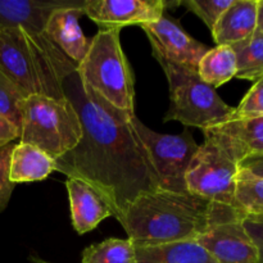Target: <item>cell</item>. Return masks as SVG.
Returning a JSON list of instances; mask_svg holds the SVG:
<instances>
[{
  "label": "cell",
  "instance_id": "13",
  "mask_svg": "<svg viewBox=\"0 0 263 263\" xmlns=\"http://www.w3.org/2000/svg\"><path fill=\"white\" fill-rule=\"evenodd\" d=\"M84 14V7H67L54 10L45 26L46 37L73 63L79 66L90 48V40L85 37L79 25Z\"/></svg>",
  "mask_w": 263,
  "mask_h": 263
},
{
  "label": "cell",
  "instance_id": "8",
  "mask_svg": "<svg viewBox=\"0 0 263 263\" xmlns=\"http://www.w3.org/2000/svg\"><path fill=\"white\" fill-rule=\"evenodd\" d=\"M134 130L145 146L153 168L158 176L159 189L172 193H187L186 172L198 145L189 131L180 135L158 134L133 117Z\"/></svg>",
  "mask_w": 263,
  "mask_h": 263
},
{
  "label": "cell",
  "instance_id": "14",
  "mask_svg": "<svg viewBox=\"0 0 263 263\" xmlns=\"http://www.w3.org/2000/svg\"><path fill=\"white\" fill-rule=\"evenodd\" d=\"M66 187L71 207L72 225L79 234L94 230L103 220L113 216L107 202L87 182L76 177H67Z\"/></svg>",
  "mask_w": 263,
  "mask_h": 263
},
{
  "label": "cell",
  "instance_id": "27",
  "mask_svg": "<svg viewBox=\"0 0 263 263\" xmlns=\"http://www.w3.org/2000/svg\"><path fill=\"white\" fill-rule=\"evenodd\" d=\"M241 223L256 246L258 263H263V216H246L241 220Z\"/></svg>",
  "mask_w": 263,
  "mask_h": 263
},
{
  "label": "cell",
  "instance_id": "21",
  "mask_svg": "<svg viewBox=\"0 0 263 263\" xmlns=\"http://www.w3.org/2000/svg\"><path fill=\"white\" fill-rule=\"evenodd\" d=\"M236 57L238 79L257 81L263 76V33L258 30L247 40L231 45Z\"/></svg>",
  "mask_w": 263,
  "mask_h": 263
},
{
  "label": "cell",
  "instance_id": "7",
  "mask_svg": "<svg viewBox=\"0 0 263 263\" xmlns=\"http://www.w3.org/2000/svg\"><path fill=\"white\" fill-rule=\"evenodd\" d=\"M203 134L204 143L193 157L185 177L187 192L216 204L235 208V180L240 163L212 133L203 130Z\"/></svg>",
  "mask_w": 263,
  "mask_h": 263
},
{
  "label": "cell",
  "instance_id": "1",
  "mask_svg": "<svg viewBox=\"0 0 263 263\" xmlns=\"http://www.w3.org/2000/svg\"><path fill=\"white\" fill-rule=\"evenodd\" d=\"M82 125L76 146L55 159L57 171L94 187L118 221L143 193L159 189L145 146L134 130L135 116L116 109L85 86L77 69L63 82Z\"/></svg>",
  "mask_w": 263,
  "mask_h": 263
},
{
  "label": "cell",
  "instance_id": "31",
  "mask_svg": "<svg viewBox=\"0 0 263 263\" xmlns=\"http://www.w3.org/2000/svg\"><path fill=\"white\" fill-rule=\"evenodd\" d=\"M30 262L31 263H50L48 261H44V259L39 258V257H30Z\"/></svg>",
  "mask_w": 263,
  "mask_h": 263
},
{
  "label": "cell",
  "instance_id": "25",
  "mask_svg": "<svg viewBox=\"0 0 263 263\" xmlns=\"http://www.w3.org/2000/svg\"><path fill=\"white\" fill-rule=\"evenodd\" d=\"M263 116V76L254 81L240 104L235 108V115L233 120L240 118H253Z\"/></svg>",
  "mask_w": 263,
  "mask_h": 263
},
{
  "label": "cell",
  "instance_id": "17",
  "mask_svg": "<svg viewBox=\"0 0 263 263\" xmlns=\"http://www.w3.org/2000/svg\"><path fill=\"white\" fill-rule=\"evenodd\" d=\"M57 171L55 159L27 143H18L10 154L9 179L13 184L41 181Z\"/></svg>",
  "mask_w": 263,
  "mask_h": 263
},
{
  "label": "cell",
  "instance_id": "20",
  "mask_svg": "<svg viewBox=\"0 0 263 263\" xmlns=\"http://www.w3.org/2000/svg\"><path fill=\"white\" fill-rule=\"evenodd\" d=\"M234 207L244 217L263 216V177L239 166L235 180Z\"/></svg>",
  "mask_w": 263,
  "mask_h": 263
},
{
  "label": "cell",
  "instance_id": "10",
  "mask_svg": "<svg viewBox=\"0 0 263 263\" xmlns=\"http://www.w3.org/2000/svg\"><path fill=\"white\" fill-rule=\"evenodd\" d=\"M167 5L164 0H86L84 14L100 28H122L159 20Z\"/></svg>",
  "mask_w": 263,
  "mask_h": 263
},
{
  "label": "cell",
  "instance_id": "5",
  "mask_svg": "<svg viewBox=\"0 0 263 263\" xmlns=\"http://www.w3.org/2000/svg\"><path fill=\"white\" fill-rule=\"evenodd\" d=\"M82 138V125L67 98L30 95L22 107L21 143L37 146L54 159L68 153Z\"/></svg>",
  "mask_w": 263,
  "mask_h": 263
},
{
  "label": "cell",
  "instance_id": "15",
  "mask_svg": "<svg viewBox=\"0 0 263 263\" xmlns=\"http://www.w3.org/2000/svg\"><path fill=\"white\" fill-rule=\"evenodd\" d=\"M207 130L218 139L239 163L251 157L263 156V116L231 120Z\"/></svg>",
  "mask_w": 263,
  "mask_h": 263
},
{
  "label": "cell",
  "instance_id": "22",
  "mask_svg": "<svg viewBox=\"0 0 263 263\" xmlns=\"http://www.w3.org/2000/svg\"><path fill=\"white\" fill-rule=\"evenodd\" d=\"M135 246L130 239H108L82 252L81 263H134Z\"/></svg>",
  "mask_w": 263,
  "mask_h": 263
},
{
  "label": "cell",
  "instance_id": "18",
  "mask_svg": "<svg viewBox=\"0 0 263 263\" xmlns=\"http://www.w3.org/2000/svg\"><path fill=\"white\" fill-rule=\"evenodd\" d=\"M134 263H217L197 240L135 247Z\"/></svg>",
  "mask_w": 263,
  "mask_h": 263
},
{
  "label": "cell",
  "instance_id": "4",
  "mask_svg": "<svg viewBox=\"0 0 263 263\" xmlns=\"http://www.w3.org/2000/svg\"><path fill=\"white\" fill-rule=\"evenodd\" d=\"M121 28H100L77 66L82 84L116 109L135 116V79L121 46Z\"/></svg>",
  "mask_w": 263,
  "mask_h": 263
},
{
  "label": "cell",
  "instance_id": "12",
  "mask_svg": "<svg viewBox=\"0 0 263 263\" xmlns=\"http://www.w3.org/2000/svg\"><path fill=\"white\" fill-rule=\"evenodd\" d=\"M86 0H0V28H21L44 35L51 13L67 7H84Z\"/></svg>",
  "mask_w": 263,
  "mask_h": 263
},
{
  "label": "cell",
  "instance_id": "19",
  "mask_svg": "<svg viewBox=\"0 0 263 263\" xmlns=\"http://www.w3.org/2000/svg\"><path fill=\"white\" fill-rule=\"evenodd\" d=\"M200 80L213 89L236 76V57L230 45H217L210 49L198 64Z\"/></svg>",
  "mask_w": 263,
  "mask_h": 263
},
{
  "label": "cell",
  "instance_id": "11",
  "mask_svg": "<svg viewBox=\"0 0 263 263\" xmlns=\"http://www.w3.org/2000/svg\"><path fill=\"white\" fill-rule=\"evenodd\" d=\"M241 220L212 226L197 241L217 263H258V252Z\"/></svg>",
  "mask_w": 263,
  "mask_h": 263
},
{
  "label": "cell",
  "instance_id": "3",
  "mask_svg": "<svg viewBox=\"0 0 263 263\" xmlns=\"http://www.w3.org/2000/svg\"><path fill=\"white\" fill-rule=\"evenodd\" d=\"M77 69L44 35L21 28H0V71L27 97L45 95L62 99L63 82Z\"/></svg>",
  "mask_w": 263,
  "mask_h": 263
},
{
  "label": "cell",
  "instance_id": "30",
  "mask_svg": "<svg viewBox=\"0 0 263 263\" xmlns=\"http://www.w3.org/2000/svg\"><path fill=\"white\" fill-rule=\"evenodd\" d=\"M257 30L263 33V0H258V15H257Z\"/></svg>",
  "mask_w": 263,
  "mask_h": 263
},
{
  "label": "cell",
  "instance_id": "26",
  "mask_svg": "<svg viewBox=\"0 0 263 263\" xmlns=\"http://www.w3.org/2000/svg\"><path fill=\"white\" fill-rule=\"evenodd\" d=\"M15 144H9L0 149V212L5 210L8 202L10 199L15 184H13L9 179V163L10 154Z\"/></svg>",
  "mask_w": 263,
  "mask_h": 263
},
{
  "label": "cell",
  "instance_id": "23",
  "mask_svg": "<svg viewBox=\"0 0 263 263\" xmlns=\"http://www.w3.org/2000/svg\"><path fill=\"white\" fill-rule=\"evenodd\" d=\"M27 95L0 71V115L20 130L22 126V107Z\"/></svg>",
  "mask_w": 263,
  "mask_h": 263
},
{
  "label": "cell",
  "instance_id": "29",
  "mask_svg": "<svg viewBox=\"0 0 263 263\" xmlns=\"http://www.w3.org/2000/svg\"><path fill=\"white\" fill-rule=\"evenodd\" d=\"M240 167L248 170V171L257 175V176L263 177V156L251 157V158L244 159L240 163Z\"/></svg>",
  "mask_w": 263,
  "mask_h": 263
},
{
  "label": "cell",
  "instance_id": "6",
  "mask_svg": "<svg viewBox=\"0 0 263 263\" xmlns=\"http://www.w3.org/2000/svg\"><path fill=\"white\" fill-rule=\"evenodd\" d=\"M170 86L171 107L164 116L167 121H179L185 126L217 127L234 118L235 108L226 104L216 89L200 80L197 69L161 62Z\"/></svg>",
  "mask_w": 263,
  "mask_h": 263
},
{
  "label": "cell",
  "instance_id": "9",
  "mask_svg": "<svg viewBox=\"0 0 263 263\" xmlns=\"http://www.w3.org/2000/svg\"><path fill=\"white\" fill-rule=\"evenodd\" d=\"M141 28L148 36L153 57L161 62L197 69L199 61L210 50L208 46L187 35L175 20L162 15L159 20L144 23Z\"/></svg>",
  "mask_w": 263,
  "mask_h": 263
},
{
  "label": "cell",
  "instance_id": "2",
  "mask_svg": "<svg viewBox=\"0 0 263 263\" xmlns=\"http://www.w3.org/2000/svg\"><path fill=\"white\" fill-rule=\"evenodd\" d=\"M238 210L187 193H143L118 222L135 247L198 240L212 226L241 220Z\"/></svg>",
  "mask_w": 263,
  "mask_h": 263
},
{
  "label": "cell",
  "instance_id": "24",
  "mask_svg": "<svg viewBox=\"0 0 263 263\" xmlns=\"http://www.w3.org/2000/svg\"><path fill=\"white\" fill-rule=\"evenodd\" d=\"M231 3L233 0H185L180 2L179 4L184 5L190 12L195 13L212 31Z\"/></svg>",
  "mask_w": 263,
  "mask_h": 263
},
{
  "label": "cell",
  "instance_id": "16",
  "mask_svg": "<svg viewBox=\"0 0 263 263\" xmlns=\"http://www.w3.org/2000/svg\"><path fill=\"white\" fill-rule=\"evenodd\" d=\"M258 0H233L212 30L217 45H234L257 30Z\"/></svg>",
  "mask_w": 263,
  "mask_h": 263
},
{
  "label": "cell",
  "instance_id": "28",
  "mask_svg": "<svg viewBox=\"0 0 263 263\" xmlns=\"http://www.w3.org/2000/svg\"><path fill=\"white\" fill-rule=\"evenodd\" d=\"M20 130L10 121L0 115V149L12 144V141L20 139Z\"/></svg>",
  "mask_w": 263,
  "mask_h": 263
}]
</instances>
